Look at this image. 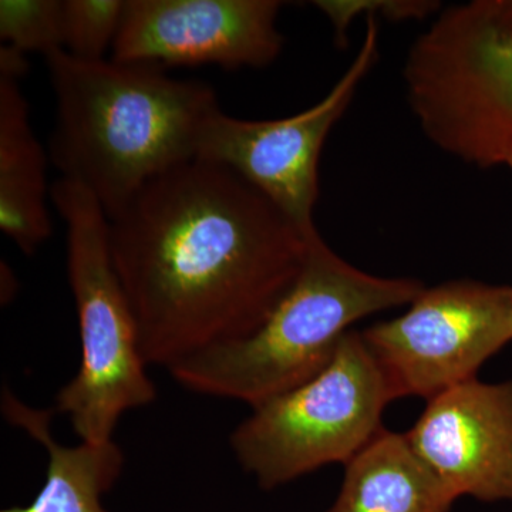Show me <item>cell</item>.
Returning <instances> with one entry per match:
<instances>
[{
  "instance_id": "cell-1",
  "label": "cell",
  "mask_w": 512,
  "mask_h": 512,
  "mask_svg": "<svg viewBox=\"0 0 512 512\" xmlns=\"http://www.w3.org/2000/svg\"><path fill=\"white\" fill-rule=\"evenodd\" d=\"M315 234L234 171L197 158L141 188L109 218V242L147 365L170 370L254 333L301 274Z\"/></svg>"
},
{
  "instance_id": "cell-2",
  "label": "cell",
  "mask_w": 512,
  "mask_h": 512,
  "mask_svg": "<svg viewBox=\"0 0 512 512\" xmlns=\"http://www.w3.org/2000/svg\"><path fill=\"white\" fill-rule=\"evenodd\" d=\"M46 63L56 96L50 161L107 218L154 178L195 160L205 124L221 110L210 84L175 79L158 64L63 50Z\"/></svg>"
},
{
  "instance_id": "cell-3",
  "label": "cell",
  "mask_w": 512,
  "mask_h": 512,
  "mask_svg": "<svg viewBox=\"0 0 512 512\" xmlns=\"http://www.w3.org/2000/svg\"><path fill=\"white\" fill-rule=\"evenodd\" d=\"M423 291L417 279L382 278L356 268L318 232L309 241L301 274L254 333L198 353L168 372L191 392L255 407L318 375L350 326L410 305Z\"/></svg>"
},
{
  "instance_id": "cell-4",
  "label": "cell",
  "mask_w": 512,
  "mask_h": 512,
  "mask_svg": "<svg viewBox=\"0 0 512 512\" xmlns=\"http://www.w3.org/2000/svg\"><path fill=\"white\" fill-rule=\"evenodd\" d=\"M406 97L424 136L474 167L512 160V0L448 6L410 47Z\"/></svg>"
},
{
  "instance_id": "cell-5",
  "label": "cell",
  "mask_w": 512,
  "mask_h": 512,
  "mask_svg": "<svg viewBox=\"0 0 512 512\" xmlns=\"http://www.w3.org/2000/svg\"><path fill=\"white\" fill-rule=\"evenodd\" d=\"M50 200L67 228V272L79 319L82 362L55 412L87 443L113 440L121 417L156 400L136 316L111 258L109 218L82 185L59 178Z\"/></svg>"
},
{
  "instance_id": "cell-6",
  "label": "cell",
  "mask_w": 512,
  "mask_h": 512,
  "mask_svg": "<svg viewBox=\"0 0 512 512\" xmlns=\"http://www.w3.org/2000/svg\"><path fill=\"white\" fill-rule=\"evenodd\" d=\"M393 400L362 332L349 330L318 375L252 407L229 441L259 487L274 490L352 460L384 429V409Z\"/></svg>"
},
{
  "instance_id": "cell-7",
  "label": "cell",
  "mask_w": 512,
  "mask_h": 512,
  "mask_svg": "<svg viewBox=\"0 0 512 512\" xmlns=\"http://www.w3.org/2000/svg\"><path fill=\"white\" fill-rule=\"evenodd\" d=\"M394 400H430L476 379L512 342V286L458 279L426 289L406 313L362 330Z\"/></svg>"
},
{
  "instance_id": "cell-8",
  "label": "cell",
  "mask_w": 512,
  "mask_h": 512,
  "mask_svg": "<svg viewBox=\"0 0 512 512\" xmlns=\"http://www.w3.org/2000/svg\"><path fill=\"white\" fill-rule=\"evenodd\" d=\"M379 56V25L367 15L362 46L339 82L309 109L278 120H242L220 110L208 120L197 160L222 165L265 195L305 234H315L319 158Z\"/></svg>"
},
{
  "instance_id": "cell-9",
  "label": "cell",
  "mask_w": 512,
  "mask_h": 512,
  "mask_svg": "<svg viewBox=\"0 0 512 512\" xmlns=\"http://www.w3.org/2000/svg\"><path fill=\"white\" fill-rule=\"evenodd\" d=\"M278 0H126L111 59L261 69L284 49Z\"/></svg>"
},
{
  "instance_id": "cell-10",
  "label": "cell",
  "mask_w": 512,
  "mask_h": 512,
  "mask_svg": "<svg viewBox=\"0 0 512 512\" xmlns=\"http://www.w3.org/2000/svg\"><path fill=\"white\" fill-rule=\"evenodd\" d=\"M406 436L456 498L512 503V382L476 377L446 390Z\"/></svg>"
},
{
  "instance_id": "cell-11",
  "label": "cell",
  "mask_w": 512,
  "mask_h": 512,
  "mask_svg": "<svg viewBox=\"0 0 512 512\" xmlns=\"http://www.w3.org/2000/svg\"><path fill=\"white\" fill-rule=\"evenodd\" d=\"M20 79L0 74V229L25 255L53 232L47 156L30 123Z\"/></svg>"
},
{
  "instance_id": "cell-12",
  "label": "cell",
  "mask_w": 512,
  "mask_h": 512,
  "mask_svg": "<svg viewBox=\"0 0 512 512\" xmlns=\"http://www.w3.org/2000/svg\"><path fill=\"white\" fill-rule=\"evenodd\" d=\"M2 413L9 424L42 444L47 454L45 485L35 500L2 512H109L101 497L117 483L124 467V453L113 440L62 446L52 431L55 410L29 406L9 389L3 390Z\"/></svg>"
},
{
  "instance_id": "cell-13",
  "label": "cell",
  "mask_w": 512,
  "mask_h": 512,
  "mask_svg": "<svg viewBox=\"0 0 512 512\" xmlns=\"http://www.w3.org/2000/svg\"><path fill=\"white\" fill-rule=\"evenodd\" d=\"M456 500L406 433L383 429L345 464L328 512H450Z\"/></svg>"
},
{
  "instance_id": "cell-14",
  "label": "cell",
  "mask_w": 512,
  "mask_h": 512,
  "mask_svg": "<svg viewBox=\"0 0 512 512\" xmlns=\"http://www.w3.org/2000/svg\"><path fill=\"white\" fill-rule=\"evenodd\" d=\"M124 12L126 0H62L63 52L80 60L107 59Z\"/></svg>"
},
{
  "instance_id": "cell-15",
  "label": "cell",
  "mask_w": 512,
  "mask_h": 512,
  "mask_svg": "<svg viewBox=\"0 0 512 512\" xmlns=\"http://www.w3.org/2000/svg\"><path fill=\"white\" fill-rule=\"evenodd\" d=\"M0 39L25 56L63 50L62 0H2Z\"/></svg>"
},
{
  "instance_id": "cell-16",
  "label": "cell",
  "mask_w": 512,
  "mask_h": 512,
  "mask_svg": "<svg viewBox=\"0 0 512 512\" xmlns=\"http://www.w3.org/2000/svg\"><path fill=\"white\" fill-rule=\"evenodd\" d=\"M313 6L332 23L339 45L346 43L350 23L362 13H379L383 18L396 22L426 18L441 8L439 2L427 0H316Z\"/></svg>"
},
{
  "instance_id": "cell-17",
  "label": "cell",
  "mask_w": 512,
  "mask_h": 512,
  "mask_svg": "<svg viewBox=\"0 0 512 512\" xmlns=\"http://www.w3.org/2000/svg\"><path fill=\"white\" fill-rule=\"evenodd\" d=\"M507 167L510 168V170L512 171V160L510 161V163L507 164Z\"/></svg>"
}]
</instances>
